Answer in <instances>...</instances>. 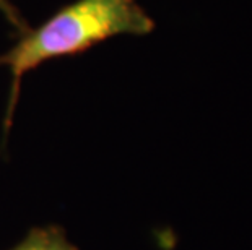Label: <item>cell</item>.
<instances>
[{
  "instance_id": "obj_2",
  "label": "cell",
  "mask_w": 252,
  "mask_h": 250,
  "mask_svg": "<svg viewBox=\"0 0 252 250\" xmlns=\"http://www.w3.org/2000/svg\"><path fill=\"white\" fill-rule=\"evenodd\" d=\"M10 250H78L68 241L61 226L33 227L26 237Z\"/></svg>"
},
{
  "instance_id": "obj_1",
  "label": "cell",
  "mask_w": 252,
  "mask_h": 250,
  "mask_svg": "<svg viewBox=\"0 0 252 250\" xmlns=\"http://www.w3.org/2000/svg\"><path fill=\"white\" fill-rule=\"evenodd\" d=\"M153 29L155 21L138 0H75L36 29L25 31L23 38L0 56V65L12 73L5 134L12 125L21 78L28 72L47 60L82 54L114 36H143Z\"/></svg>"
},
{
  "instance_id": "obj_3",
  "label": "cell",
  "mask_w": 252,
  "mask_h": 250,
  "mask_svg": "<svg viewBox=\"0 0 252 250\" xmlns=\"http://www.w3.org/2000/svg\"><path fill=\"white\" fill-rule=\"evenodd\" d=\"M0 13H2L3 17L12 23V26H15L17 29L23 31V33L30 29L25 18L21 17V13L13 7V3L10 2V0H0Z\"/></svg>"
}]
</instances>
